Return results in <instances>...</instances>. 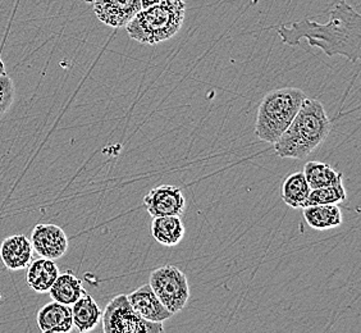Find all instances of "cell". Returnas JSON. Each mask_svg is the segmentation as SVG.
<instances>
[{
    "instance_id": "9",
    "label": "cell",
    "mask_w": 361,
    "mask_h": 333,
    "mask_svg": "<svg viewBox=\"0 0 361 333\" xmlns=\"http://www.w3.org/2000/svg\"><path fill=\"white\" fill-rule=\"evenodd\" d=\"M94 12L99 21L109 28H125L142 9L141 0H94Z\"/></svg>"
},
{
    "instance_id": "10",
    "label": "cell",
    "mask_w": 361,
    "mask_h": 333,
    "mask_svg": "<svg viewBox=\"0 0 361 333\" xmlns=\"http://www.w3.org/2000/svg\"><path fill=\"white\" fill-rule=\"evenodd\" d=\"M127 298L133 310L137 313L141 318L149 322L163 323L173 315L166 306L163 305V303L155 295V292L149 284H145L137 290L131 292L130 295H127Z\"/></svg>"
},
{
    "instance_id": "21",
    "label": "cell",
    "mask_w": 361,
    "mask_h": 333,
    "mask_svg": "<svg viewBox=\"0 0 361 333\" xmlns=\"http://www.w3.org/2000/svg\"><path fill=\"white\" fill-rule=\"evenodd\" d=\"M14 95L16 89L12 78L8 75H0V119L13 104Z\"/></svg>"
},
{
    "instance_id": "19",
    "label": "cell",
    "mask_w": 361,
    "mask_h": 333,
    "mask_svg": "<svg viewBox=\"0 0 361 333\" xmlns=\"http://www.w3.org/2000/svg\"><path fill=\"white\" fill-rule=\"evenodd\" d=\"M302 174L310 188H326L343 182V174L322 162H307Z\"/></svg>"
},
{
    "instance_id": "23",
    "label": "cell",
    "mask_w": 361,
    "mask_h": 333,
    "mask_svg": "<svg viewBox=\"0 0 361 333\" xmlns=\"http://www.w3.org/2000/svg\"><path fill=\"white\" fill-rule=\"evenodd\" d=\"M0 75H7V71H6V66H4V62L1 61V56H0Z\"/></svg>"
},
{
    "instance_id": "3",
    "label": "cell",
    "mask_w": 361,
    "mask_h": 333,
    "mask_svg": "<svg viewBox=\"0 0 361 333\" xmlns=\"http://www.w3.org/2000/svg\"><path fill=\"white\" fill-rule=\"evenodd\" d=\"M186 14L185 0H161L141 9L126 25L128 36L144 45H155L172 39L180 31Z\"/></svg>"
},
{
    "instance_id": "14",
    "label": "cell",
    "mask_w": 361,
    "mask_h": 333,
    "mask_svg": "<svg viewBox=\"0 0 361 333\" xmlns=\"http://www.w3.org/2000/svg\"><path fill=\"white\" fill-rule=\"evenodd\" d=\"M58 276H59V268L56 267L54 260L40 258L37 260L31 262L28 265L26 281H27V285L34 291L47 293L51 285L56 282Z\"/></svg>"
},
{
    "instance_id": "24",
    "label": "cell",
    "mask_w": 361,
    "mask_h": 333,
    "mask_svg": "<svg viewBox=\"0 0 361 333\" xmlns=\"http://www.w3.org/2000/svg\"><path fill=\"white\" fill-rule=\"evenodd\" d=\"M84 1H86V3H92L94 0H84Z\"/></svg>"
},
{
    "instance_id": "2",
    "label": "cell",
    "mask_w": 361,
    "mask_h": 333,
    "mask_svg": "<svg viewBox=\"0 0 361 333\" xmlns=\"http://www.w3.org/2000/svg\"><path fill=\"white\" fill-rule=\"evenodd\" d=\"M332 130L324 105L318 99L306 97L286 131L273 144L282 159H302L326 139Z\"/></svg>"
},
{
    "instance_id": "7",
    "label": "cell",
    "mask_w": 361,
    "mask_h": 333,
    "mask_svg": "<svg viewBox=\"0 0 361 333\" xmlns=\"http://www.w3.org/2000/svg\"><path fill=\"white\" fill-rule=\"evenodd\" d=\"M144 207L152 217L180 215L186 209V198L182 190L172 185L154 188L144 196Z\"/></svg>"
},
{
    "instance_id": "13",
    "label": "cell",
    "mask_w": 361,
    "mask_h": 333,
    "mask_svg": "<svg viewBox=\"0 0 361 333\" xmlns=\"http://www.w3.org/2000/svg\"><path fill=\"white\" fill-rule=\"evenodd\" d=\"M186 229L178 215L154 217L152 223V235L157 243L163 246H177L185 237Z\"/></svg>"
},
{
    "instance_id": "15",
    "label": "cell",
    "mask_w": 361,
    "mask_h": 333,
    "mask_svg": "<svg viewBox=\"0 0 361 333\" xmlns=\"http://www.w3.org/2000/svg\"><path fill=\"white\" fill-rule=\"evenodd\" d=\"M72 320L73 326L80 332H89L97 326L99 320H102L103 312L97 305V301L91 295L85 291L76 303L72 304Z\"/></svg>"
},
{
    "instance_id": "17",
    "label": "cell",
    "mask_w": 361,
    "mask_h": 333,
    "mask_svg": "<svg viewBox=\"0 0 361 333\" xmlns=\"http://www.w3.org/2000/svg\"><path fill=\"white\" fill-rule=\"evenodd\" d=\"M84 292L85 289L81 279H78L71 272L59 274L56 277V282L49 290L51 298L64 305H72L73 303H76Z\"/></svg>"
},
{
    "instance_id": "22",
    "label": "cell",
    "mask_w": 361,
    "mask_h": 333,
    "mask_svg": "<svg viewBox=\"0 0 361 333\" xmlns=\"http://www.w3.org/2000/svg\"><path fill=\"white\" fill-rule=\"evenodd\" d=\"M160 1L161 0H141V7L142 9H145V8L152 7L154 4H158Z\"/></svg>"
},
{
    "instance_id": "6",
    "label": "cell",
    "mask_w": 361,
    "mask_h": 333,
    "mask_svg": "<svg viewBox=\"0 0 361 333\" xmlns=\"http://www.w3.org/2000/svg\"><path fill=\"white\" fill-rule=\"evenodd\" d=\"M149 285L172 314L180 313L188 304L190 298L188 277L174 265L154 270L149 277Z\"/></svg>"
},
{
    "instance_id": "4",
    "label": "cell",
    "mask_w": 361,
    "mask_h": 333,
    "mask_svg": "<svg viewBox=\"0 0 361 333\" xmlns=\"http://www.w3.org/2000/svg\"><path fill=\"white\" fill-rule=\"evenodd\" d=\"M298 87H285L268 92L257 109L255 135L263 143L274 144L290 126L306 99Z\"/></svg>"
},
{
    "instance_id": "12",
    "label": "cell",
    "mask_w": 361,
    "mask_h": 333,
    "mask_svg": "<svg viewBox=\"0 0 361 333\" xmlns=\"http://www.w3.org/2000/svg\"><path fill=\"white\" fill-rule=\"evenodd\" d=\"M37 326L42 332H70L73 328L70 305L49 303L37 313Z\"/></svg>"
},
{
    "instance_id": "8",
    "label": "cell",
    "mask_w": 361,
    "mask_h": 333,
    "mask_svg": "<svg viewBox=\"0 0 361 333\" xmlns=\"http://www.w3.org/2000/svg\"><path fill=\"white\" fill-rule=\"evenodd\" d=\"M30 241L39 257L51 260L62 258L68 250V237L66 232L59 226L51 223L35 226Z\"/></svg>"
},
{
    "instance_id": "1",
    "label": "cell",
    "mask_w": 361,
    "mask_h": 333,
    "mask_svg": "<svg viewBox=\"0 0 361 333\" xmlns=\"http://www.w3.org/2000/svg\"><path fill=\"white\" fill-rule=\"evenodd\" d=\"M278 36L288 47L307 40L309 47L319 48L326 56H342L351 63L361 56V16L345 0L334 4L326 23L310 18L277 28Z\"/></svg>"
},
{
    "instance_id": "5",
    "label": "cell",
    "mask_w": 361,
    "mask_h": 333,
    "mask_svg": "<svg viewBox=\"0 0 361 333\" xmlns=\"http://www.w3.org/2000/svg\"><path fill=\"white\" fill-rule=\"evenodd\" d=\"M105 333H160L164 331L161 323H154L141 318L133 310L125 293L111 298L102 314Z\"/></svg>"
},
{
    "instance_id": "20",
    "label": "cell",
    "mask_w": 361,
    "mask_h": 333,
    "mask_svg": "<svg viewBox=\"0 0 361 333\" xmlns=\"http://www.w3.org/2000/svg\"><path fill=\"white\" fill-rule=\"evenodd\" d=\"M348 198L343 182L336 183L326 188H312L306 202L307 205H324V204H338L345 202Z\"/></svg>"
},
{
    "instance_id": "11",
    "label": "cell",
    "mask_w": 361,
    "mask_h": 333,
    "mask_svg": "<svg viewBox=\"0 0 361 333\" xmlns=\"http://www.w3.org/2000/svg\"><path fill=\"white\" fill-rule=\"evenodd\" d=\"M34 249L25 235H13L3 240L0 245V259L9 271L27 268L32 260Z\"/></svg>"
},
{
    "instance_id": "18",
    "label": "cell",
    "mask_w": 361,
    "mask_h": 333,
    "mask_svg": "<svg viewBox=\"0 0 361 333\" xmlns=\"http://www.w3.org/2000/svg\"><path fill=\"white\" fill-rule=\"evenodd\" d=\"M310 186L302 172H295L286 177L282 186V200L292 209H302L306 207L310 194Z\"/></svg>"
},
{
    "instance_id": "16",
    "label": "cell",
    "mask_w": 361,
    "mask_h": 333,
    "mask_svg": "<svg viewBox=\"0 0 361 333\" xmlns=\"http://www.w3.org/2000/svg\"><path fill=\"white\" fill-rule=\"evenodd\" d=\"M306 223L314 229H336L343 223V215L337 204L324 205H307L302 208Z\"/></svg>"
}]
</instances>
